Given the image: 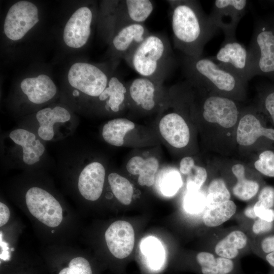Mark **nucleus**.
Segmentation results:
<instances>
[{
    "label": "nucleus",
    "instance_id": "obj_1",
    "mask_svg": "<svg viewBox=\"0 0 274 274\" xmlns=\"http://www.w3.org/2000/svg\"><path fill=\"white\" fill-rule=\"evenodd\" d=\"M171 7L174 44L185 56H202L206 44L219 30L196 1H167Z\"/></svg>",
    "mask_w": 274,
    "mask_h": 274
},
{
    "label": "nucleus",
    "instance_id": "obj_2",
    "mask_svg": "<svg viewBox=\"0 0 274 274\" xmlns=\"http://www.w3.org/2000/svg\"><path fill=\"white\" fill-rule=\"evenodd\" d=\"M124 60L141 77L162 83L175 63L168 39L150 33Z\"/></svg>",
    "mask_w": 274,
    "mask_h": 274
},
{
    "label": "nucleus",
    "instance_id": "obj_3",
    "mask_svg": "<svg viewBox=\"0 0 274 274\" xmlns=\"http://www.w3.org/2000/svg\"><path fill=\"white\" fill-rule=\"evenodd\" d=\"M182 64L187 80L193 85L223 94H240L243 92L246 83L211 57L184 55Z\"/></svg>",
    "mask_w": 274,
    "mask_h": 274
},
{
    "label": "nucleus",
    "instance_id": "obj_4",
    "mask_svg": "<svg viewBox=\"0 0 274 274\" xmlns=\"http://www.w3.org/2000/svg\"><path fill=\"white\" fill-rule=\"evenodd\" d=\"M248 50L254 76H264L274 80V29L266 19L256 22Z\"/></svg>",
    "mask_w": 274,
    "mask_h": 274
},
{
    "label": "nucleus",
    "instance_id": "obj_5",
    "mask_svg": "<svg viewBox=\"0 0 274 274\" xmlns=\"http://www.w3.org/2000/svg\"><path fill=\"white\" fill-rule=\"evenodd\" d=\"M211 58L245 83L254 77L249 50L236 38L224 39L216 55Z\"/></svg>",
    "mask_w": 274,
    "mask_h": 274
},
{
    "label": "nucleus",
    "instance_id": "obj_6",
    "mask_svg": "<svg viewBox=\"0 0 274 274\" xmlns=\"http://www.w3.org/2000/svg\"><path fill=\"white\" fill-rule=\"evenodd\" d=\"M25 202L30 213L45 225L56 227L61 223L62 207L59 201L45 189L31 187L25 194Z\"/></svg>",
    "mask_w": 274,
    "mask_h": 274
},
{
    "label": "nucleus",
    "instance_id": "obj_7",
    "mask_svg": "<svg viewBox=\"0 0 274 274\" xmlns=\"http://www.w3.org/2000/svg\"><path fill=\"white\" fill-rule=\"evenodd\" d=\"M67 79L71 86L93 97L100 95L110 79L99 67L86 62L73 64L68 71Z\"/></svg>",
    "mask_w": 274,
    "mask_h": 274
},
{
    "label": "nucleus",
    "instance_id": "obj_8",
    "mask_svg": "<svg viewBox=\"0 0 274 274\" xmlns=\"http://www.w3.org/2000/svg\"><path fill=\"white\" fill-rule=\"evenodd\" d=\"M39 21L38 9L32 3L21 1L9 9L4 22V30L11 40L22 39Z\"/></svg>",
    "mask_w": 274,
    "mask_h": 274
},
{
    "label": "nucleus",
    "instance_id": "obj_9",
    "mask_svg": "<svg viewBox=\"0 0 274 274\" xmlns=\"http://www.w3.org/2000/svg\"><path fill=\"white\" fill-rule=\"evenodd\" d=\"M246 0H216L209 15L218 29H221L224 39H235V31L240 20L247 11Z\"/></svg>",
    "mask_w": 274,
    "mask_h": 274
},
{
    "label": "nucleus",
    "instance_id": "obj_10",
    "mask_svg": "<svg viewBox=\"0 0 274 274\" xmlns=\"http://www.w3.org/2000/svg\"><path fill=\"white\" fill-rule=\"evenodd\" d=\"M203 119L224 128L232 127L237 122L238 109L235 101L226 96L211 94L205 97L201 106Z\"/></svg>",
    "mask_w": 274,
    "mask_h": 274
},
{
    "label": "nucleus",
    "instance_id": "obj_11",
    "mask_svg": "<svg viewBox=\"0 0 274 274\" xmlns=\"http://www.w3.org/2000/svg\"><path fill=\"white\" fill-rule=\"evenodd\" d=\"M92 12L86 6L78 9L65 24L63 32L65 44L69 47L79 48L87 42L91 33Z\"/></svg>",
    "mask_w": 274,
    "mask_h": 274
},
{
    "label": "nucleus",
    "instance_id": "obj_12",
    "mask_svg": "<svg viewBox=\"0 0 274 274\" xmlns=\"http://www.w3.org/2000/svg\"><path fill=\"white\" fill-rule=\"evenodd\" d=\"M105 240L111 253L122 259L131 253L134 244V232L132 225L122 220L112 223L105 234Z\"/></svg>",
    "mask_w": 274,
    "mask_h": 274
},
{
    "label": "nucleus",
    "instance_id": "obj_13",
    "mask_svg": "<svg viewBox=\"0 0 274 274\" xmlns=\"http://www.w3.org/2000/svg\"><path fill=\"white\" fill-rule=\"evenodd\" d=\"M149 33L147 27L142 23L131 24L121 28L111 40L115 56L117 59H125Z\"/></svg>",
    "mask_w": 274,
    "mask_h": 274
},
{
    "label": "nucleus",
    "instance_id": "obj_14",
    "mask_svg": "<svg viewBox=\"0 0 274 274\" xmlns=\"http://www.w3.org/2000/svg\"><path fill=\"white\" fill-rule=\"evenodd\" d=\"M106 175L100 163L94 161L86 165L81 172L78 182L79 191L86 199L95 201L101 196Z\"/></svg>",
    "mask_w": 274,
    "mask_h": 274
},
{
    "label": "nucleus",
    "instance_id": "obj_15",
    "mask_svg": "<svg viewBox=\"0 0 274 274\" xmlns=\"http://www.w3.org/2000/svg\"><path fill=\"white\" fill-rule=\"evenodd\" d=\"M162 82L140 77L131 80L126 86L131 101L145 111L153 110L157 105V94Z\"/></svg>",
    "mask_w": 274,
    "mask_h": 274
},
{
    "label": "nucleus",
    "instance_id": "obj_16",
    "mask_svg": "<svg viewBox=\"0 0 274 274\" xmlns=\"http://www.w3.org/2000/svg\"><path fill=\"white\" fill-rule=\"evenodd\" d=\"M159 129L163 139L174 147L183 148L189 143V127L182 116L177 113L164 115L159 121Z\"/></svg>",
    "mask_w": 274,
    "mask_h": 274
},
{
    "label": "nucleus",
    "instance_id": "obj_17",
    "mask_svg": "<svg viewBox=\"0 0 274 274\" xmlns=\"http://www.w3.org/2000/svg\"><path fill=\"white\" fill-rule=\"evenodd\" d=\"M251 247V239L243 230L234 229L217 239L213 247L217 255L235 260Z\"/></svg>",
    "mask_w": 274,
    "mask_h": 274
},
{
    "label": "nucleus",
    "instance_id": "obj_18",
    "mask_svg": "<svg viewBox=\"0 0 274 274\" xmlns=\"http://www.w3.org/2000/svg\"><path fill=\"white\" fill-rule=\"evenodd\" d=\"M20 88L28 100L36 104L49 101L55 95L57 91L54 83L45 74L24 79L21 82Z\"/></svg>",
    "mask_w": 274,
    "mask_h": 274
},
{
    "label": "nucleus",
    "instance_id": "obj_19",
    "mask_svg": "<svg viewBox=\"0 0 274 274\" xmlns=\"http://www.w3.org/2000/svg\"><path fill=\"white\" fill-rule=\"evenodd\" d=\"M261 136L274 141V129L263 127L254 114H245L239 120L237 129V143L242 146H250Z\"/></svg>",
    "mask_w": 274,
    "mask_h": 274
},
{
    "label": "nucleus",
    "instance_id": "obj_20",
    "mask_svg": "<svg viewBox=\"0 0 274 274\" xmlns=\"http://www.w3.org/2000/svg\"><path fill=\"white\" fill-rule=\"evenodd\" d=\"M10 138L15 144L22 148L23 161L27 165L39 162L45 148L32 132L23 128H18L10 133Z\"/></svg>",
    "mask_w": 274,
    "mask_h": 274
},
{
    "label": "nucleus",
    "instance_id": "obj_21",
    "mask_svg": "<svg viewBox=\"0 0 274 274\" xmlns=\"http://www.w3.org/2000/svg\"><path fill=\"white\" fill-rule=\"evenodd\" d=\"M71 117L69 112L60 106L40 110L36 115L39 123L38 130L39 136L44 141L51 140L54 135V124L66 122L70 120Z\"/></svg>",
    "mask_w": 274,
    "mask_h": 274
},
{
    "label": "nucleus",
    "instance_id": "obj_22",
    "mask_svg": "<svg viewBox=\"0 0 274 274\" xmlns=\"http://www.w3.org/2000/svg\"><path fill=\"white\" fill-rule=\"evenodd\" d=\"M195 261L201 274H233L236 267L235 260L219 256L211 252L198 253Z\"/></svg>",
    "mask_w": 274,
    "mask_h": 274
},
{
    "label": "nucleus",
    "instance_id": "obj_23",
    "mask_svg": "<svg viewBox=\"0 0 274 274\" xmlns=\"http://www.w3.org/2000/svg\"><path fill=\"white\" fill-rule=\"evenodd\" d=\"M159 167V162L154 157L146 159L138 156L131 158L126 164L127 170L131 175H138V183L141 186L150 187L154 183Z\"/></svg>",
    "mask_w": 274,
    "mask_h": 274
},
{
    "label": "nucleus",
    "instance_id": "obj_24",
    "mask_svg": "<svg viewBox=\"0 0 274 274\" xmlns=\"http://www.w3.org/2000/svg\"><path fill=\"white\" fill-rule=\"evenodd\" d=\"M127 90L126 85L117 77H111L107 86L98 97L105 101L106 107L113 112H118L126 100Z\"/></svg>",
    "mask_w": 274,
    "mask_h": 274
},
{
    "label": "nucleus",
    "instance_id": "obj_25",
    "mask_svg": "<svg viewBox=\"0 0 274 274\" xmlns=\"http://www.w3.org/2000/svg\"><path fill=\"white\" fill-rule=\"evenodd\" d=\"M231 170L236 178V182L232 189L234 196L244 201H249L254 197L260 191L259 183L246 177L245 167L241 164L233 165Z\"/></svg>",
    "mask_w": 274,
    "mask_h": 274
},
{
    "label": "nucleus",
    "instance_id": "obj_26",
    "mask_svg": "<svg viewBox=\"0 0 274 274\" xmlns=\"http://www.w3.org/2000/svg\"><path fill=\"white\" fill-rule=\"evenodd\" d=\"M134 123L126 118H116L109 121L103 126L102 136L109 144L120 147L124 143L126 134L134 129Z\"/></svg>",
    "mask_w": 274,
    "mask_h": 274
},
{
    "label": "nucleus",
    "instance_id": "obj_27",
    "mask_svg": "<svg viewBox=\"0 0 274 274\" xmlns=\"http://www.w3.org/2000/svg\"><path fill=\"white\" fill-rule=\"evenodd\" d=\"M140 249L146 258L148 265L153 270H161L165 265V253L160 241L153 236L144 238Z\"/></svg>",
    "mask_w": 274,
    "mask_h": 274
},
{
    "label": "nucleus",
    "instance_id": "obj_28",
    "mask_svg": "<svg viewBox=\"0 0 274 274\" xmlns=\"http://www.w3.org/2000/svg\"><path fill=\"white\" fill-rule=\"evenodd\" d=\"M236 211L235 203L229 200L213 208H206L202 215V221L208 227H217L231 219Z\"/></svg>",
    "mask_w": 274,
    "mask_h": 274
},
{
    "label": "nucleus",
    "instance_id": "obj_29",
    "mask_svg": "<svg viewBox=\"0 0 274 274\" xmlns=\"http://www.w3.org/2000/svg\"><path fill=\"white\" fill-rule=\"evenodd\" d=\"M108 181L118 200L123 204L129 205L133 193V187L129 181L117 173H112L108 176Z\"/></svg>",
    "mask_w": 274,
    "mask_h": 274
},
{
    "label": "nucleus",
    "instance_id": "obj_30",
    "mask_svg": "<svg viewBox=\"0 0 274 274\" xmlns=\"http://www.w3.org/2000/svg\"><path fill=\"white\" fill-rule=\"evenodd\" d=\"M251 249L274 268V233L251 239Z\"/></svg>",
    "mask_w": 274,
    "mask_h": 274
},
{
    "label": "nucleus",
    "instance_id": "obj_31",
    "mask_svg": "<svg viewBox=\"0 0 274 274\" xmlns=\"http://www.w3.org/2000/svg\"><path fill=\"white\" fill-rule=\"evenodd\" d=\"M230 193L224 181L220 178L213 180L208 188L206 208H213L230 200Z\"/></svg>",
    "mask_w": 274,
    "mask_h": 274
},
{
    "label": "nucleus",
    "instance_id": "obj_32",
    "mask_svg": "<svg viewBox=\"0 0 274 274\" xmlns=\"http://www.w3.org/2000/svg\"><path fill=\"white\" fill-rule=\"evenodd\" d=\"M58 274H93V271L88 260L79 256L71 259L67 265L61 269Z\"/></svg>",
    "mask_w": 274,
    "mask_h": 274
},
{
    "label": "nucleus",
    "instance_id": "obj_33",
    "mask_svg": "<svg viewBox=\"0 0 274 274\" xmlns=\"http://www.w3.org/2000/svg\"><path fill=\"white\" fill-rule=\"evenodd\" d=\"M187 175L186 181L187 192L199 191L207 178L206 169L203 167L195 165Z\"/></svg>",
    "mask_w": 274,
    "mask_h": 274
},
{
    "label": "nucleus",
    "instance_id": "obj_34",
    "mask_svg": "<svg viewBox=\"0 0 274 274\" xmlns=\"http://www.w3.org/2000/svg\"><path fill=\"white\" fill-rule=\"evenodd\" d=\"M182 185V180L180 174L171 172L166 174L160 182L162 193L166 196L175 194Z\"/></svg>",
    "mask_w": 274,
    "mask_h": 274
},
{
    "label": "nucleus",
    "instance_id": "obj_35",
    "mask_svg": "<svg viewBox=\"0 0 274 274\" xmlns=\"http://www.w3.org/2000/svg\"><path fill=\"white\" fill-rule=\"evenodd\" d=\"M254 166L262 175L274 177V153L270 150L262 152L255 162Z\"/></svg>",
    "mask_w": 274,
    "mask_h": 274
},
{
    "label": "nucleus",
    "instance_id": "obj_36",
    "mask_svg": "<svg viewBox=\"0 0 274 274\" xmlns=\"http://www.w3.org/2000/svg\"><path fill=\"white\" fill-rule=\"evenodd\" d=\"M184 208L190 213H198L206 207V197L199 191L187 192L184 199Z\"/></svg>",
    "mask_w": 274,
    "mask_h": 274
},
{
    "label": "nucleus",
    "instance_id": "obj_37",
    "mask_svg": "<svg viewBox=\"0 0 274 274\" xmlns=\"http://www.w3.org/2000/svg\"><path fill=\"white\" fill-rule=\"evenodd\" d=\"M252 238L274 233V221L268 222L259 218L252 221L250 225Z\"/></svg>",
    "mask_w": 274,
    "mask_h": 274
},
{
    "label": "nucleus",
    "instance_id": "obj_38",
    "mask_svg": "<svg viewBox=\"0 0 274 274\" xmlns=\"http://www.w3.org/2000/svg\"><path fill=\"white\" fill-rule=\"evenodd\" d=\"M257 201L265 207L274 208V188L270 186H265L258 193Z\"/></svg>",
    "mask_w": 274,
    "mask_h": 274
},
{
    "label": "nucleus",
    "instance_id": "obj_39",
    "mask_svg": "<svg viewBox=\"0 0 274 274\" xmlns=\"http://www.w3.org/2000/svg\"><path fill=\"white\" fill-rule=\"evenodd\" d=\"M254 211L257 218L268 222L274 221V208H267L257 200L254 204Z\"/></svg>",
    "mask_w": 274,
    "mask_h": 274
},
{
    "label": "nucleus",
    "instance_id": "obj_40",
    "mask_svg": "<svg viewBox=\"0 0 274 274\" xmlns=\"http://www.w3.org/2000/svg\"><path fill=\"white\" fill-rule=\"evenodd\" d=\"M262 105L274 122V89L266 92L262 98Z\"/></svg>",
    "mask_w": 274,
    "mask_h": 274
},
{
    "label": "nucleus",
    "instance_id": "obj_41",
    "mask_svg": "<svg viewBox=\"0 0 274 274\" xmlns=\"http://www.w3.org/2000/svg\"><path fill=\"white\" fill-rule=\"evenodd\" d=\"M194 165V160L192 157H185L180 161V171L184 175H188Z\"/></svg>",
    "mask_w": 274,
    "mask_h": 274
},
{
    "label": "nucleus",
    "instance_id": "obj_42",
    "mask_svg": "<svg viewBox=\"0 0 274 274\" xmlns=\"http://www.w3.org/2000/svg\"><path fill=\"white\" fill-rule=\"evenodd\" d=\"M10 212L8 207L3 202H0V226L5 225L9 221Z\"/></svg>",
    "mask_w": 274,
    "mask_h": 274
},
{
    "label": "nucleus",
    "instance_id": "obj_43",
    "mask_svg": "<svg viewBox=\"0 0 274 274\" xmlns=\"http://www.w3.org/2000/svg\"><path fill=\"white\" fill-rule=\"evenodd\" d=\"M254 204L248 205L243 211V215L246 219L251 221L257 218L254 211Z\"/></svg>",
    "mask_w": 274,
    "mask_h": 274
},
{
    "label": "nucleus",
    "instance_id": "obj_44",
    "mask_svg": "<svg viewBox=\"0 0 274 274\" xmlns=\"http://www.w3.org/2000/svg\"><path fill=\"white\" fill-rule=\"evenodd\" d=\"M274 29V15L266 19Z\"/></svg>",
    "mask_w": 274,
    "mask_h": 274
},
{
    "label": "nucleus",
    "instance_id": "obj_45",
    "mask_svg": "<svg viewBox=\"0 0 274 274\" xmlns=\"http://www.w3.org/2000/svg\"><path fill=\"white\" fill-rule=\"evenodd\" d=\"M269 274H274V268H272V270L269 272Z\"/></svg>",
    "mask_w": 274,
    "mask_h": 274
}]
</instances>
